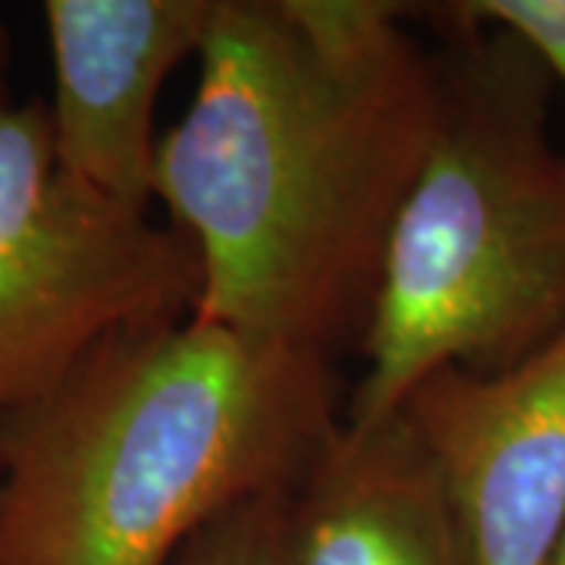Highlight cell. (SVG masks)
Segmentation results:
<instances>
[{"label":"cell","instance_id":"9c48e42d","mask_svg":"<svg viewBox=\"0 0 565 565\" xmlns=\"http://www.w3.org/2000/svg\"><path fill=\"white\" fill-rule=\"evenodd\" d=\"M468 20L512 32L565 88V0H462Z\"/></svg>","mask_w":565,"mask_h":565},{"label":"cell","instance_id":"8992f818","mask_svg":"<svg viewBox=\"0 0 565 565\" xmlns=\"http://www.w3.org/2000/svg\"><path fill=\"white\" fill-rule=\"evenodd\" d=\"M54 57V148L79 180L148 211L154 110L167 76L199 57L221 0H44Z\"/></svg>","mask_w":565,"mask_h":565},{"label":"cell","instance_id":"8fae6325","mask_svg":"<svg viewBox=\"0 0 565 565\" xmlns=\"http://www.w3.org/2000/svg\"><path fill=\"white\" fill-rule=\"evenodd\" d=\"M550 565H565V534H563V541H559V546H556V553H553Z\"/></svg>","mask_w":565,"mask_h":565},{"label":"cell","instance_id":"6da1fadb","mask_svg":"<svg viewBox=\"0 0 565 565\" xmlns=\"http://www.w3.org/2000/svg\"><path fill=\"white\" fill-rule=\"evenodd\" d=\"M396 0H221L154 202L192 245L195 318L333 355L362 343L444 102Z\"/></svg>","mask_w":565,"mask_h":565},{"label":"cell","instance_id":"ba28073f","mask_svg":"<svg viewBox=\"0 0 565 565\" xmlns=\"http://www.w3.org/2000/svg\"><path fill=\"white\" fill-rule=\"evenodd\" d=\"M289 493H267L204 525L173 565H286Z\"/></svg>","mask_w":565,"mask_h":565},{"label":"cell","instance_id":"5b68a950","mask_svg":"<svg viewBox=\"0 0 565 565\" xmlns=\"http://www.w3.org/2000/svg\"><path fill=\"white\" fill-rule=\"evenodd\" d=\"M399 408L444 471L468 565H550L565 534V333L503 374L434 371Z\"/></svg>","mask_w":565,"mask_h":565},{"label":"cell","instance_id":"3957f363","mask_svg":"<svg viewBox=\"0 0 565 565\" xmlns=\"http://www.w3.org/2000/svg\"><path fill=\"white\" fill-rule=\"evenodd\" d=\"M430 13L446 44L444 102L386 245L345 422L399 412L444 367L503 374L565 333V151L556 88L512 32Z\"/></svg>","mask_w":565,"mask_h":565},{"label":"cell","instance_id":"30bf717a","mask_svg":"<svg viewBox=\"0 0 565 565\" xmlns=\"http://www.w3.org/2000/svg\"><path fill=\"white\" fill-rule=\"evenodd\" d=\"M7 61H10V35L0 25V104H7Z\"/></svg>","mask_w":565,"mask_h":565},{"label":"cell","instance_id":"7a4b0ae2","mask_svg":"<svg viewBox=\"0 0 565 565\" xmlns=\"http://www.w3.org/2000/svg\"><path fill=\"white\" fill-rule=\"evenodd\" d=\"M333 362L195 315L122 330L0 415V565H173L292 493L343 424Z\"/></svg>","mask_w":565,"mask_h":565},{"label":"cell","instance_id":"277c9868","mask_svg":"<svg viewBox=\"0 0 565 565\" xmlns=\"http://www.w3.org/2000/svg\"><path fill=\"white\" fill-rule=\"evenodd\" d=\"M185 236L66 170L47 104H0V415L104 340L195 311Z\"/></svg>","mask_w":565,"mask_h":565},{"label":"cell","instance_id":"52a82bcc","mask_svg":"<svg viewBox=\"0 0 565 565\" xmlns=\"http://www.w3.org/2000/svg\"><path fill=\"white\" fill-rule=\"evenodd\" d=\"M286 565H468L444 471L403 408L345 422L289 493Z\"/></svg>","mask_w":565,"mask_h":565}]
</instances>
